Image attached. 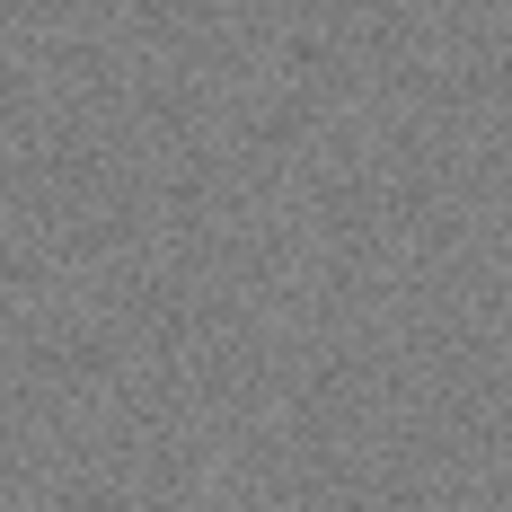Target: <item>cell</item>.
I'll return each instance as SVG.
<instances>
[]
</instances>
